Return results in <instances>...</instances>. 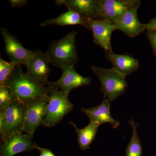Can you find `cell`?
Segmentation results:
<instances>
[{
	"instance_id": "ba28073f",
	"label": "cell",
	"mask_w": 156,
	"mask_h": 156,
	"mask_svg": "<svg viewBox=\"0 0 156 156\" xmlns=\"http://www.w3.org/2000/svg\"><path fill=\"white\" fill-rule=\"evenodd\" d=\"M141 2L126 10L113 23L116 30L122 32L130 37H134L145 30L144 24L140 22L137 17V11Z\"/></svg>"
},
{
	"instance_id": "e0dca14e",
	"label": "cell",
	"mask_w": 156,
	"mask_h": 156,
	"mask_svg": "<svg viewBox=\"0 0 156 156\" xmlns=\"http://www.w3.org/2000/svg\"><path fill=\"white\" fill-rule=\"evenodd\" d=\"M87 20L75 11L68 10L66 12L60 14L58 17L46 20L41 24L42 27L51 25L60 26L73 25H80L89 30Z\"/></svg>"
},
{
	"instance_id": "484cf974",
	"label": "cell",
	"mask_w": 156,
	"mask_h": 156,
	"mask_svg": "<svg viewBox=\"0 0 156 156\" xmlns=\"http://www.w3.org/2000/svg\"><path fill=\"white\" fill-rule=\"evenodd\" d=\"M5 118H4V113L2 110H0V135L2 138L4 134V129H5Z\"/></svg>"
},
{
	"instance_id": "d6986e66",
	"label": "cell",
	"mask_w": 156,
	"mask_h": 156,
	"mask_svg": "<svg viewBox=\"0 0 156 156\" xmlns=\"http://www.w3.org/2000/svg\"><path fill=\"white\" fill-rule=\"evenodd\" d=\"M128 123L132 128V135L130 142L126 151V156H142V147L140 140L137 128L139 124L134 122L133 117L129 120Z\"/></svg>"
},
{
	"instance_id": "9c48e42d",
	"label": "cell",
	"mask_w": 156,
	"mask_h": 156,
	"mask_svg": "<svg viewBox=\"0 0 156 156\" xmlns=\"http://www.w3.org/2000/svg\"><path fill=\"white\" fill-rule=\"evenodd\" d=\"M49 99H38L24 105V128L25 133L34 134L46 115Z\"/></svg>"
},
{
	"instance_id": "4fadbf2b",
	"label": "cell",
	"mask_w": 156,
	"mask_h": 156,
	"mask_svg": "<svg viewBox=\"0 0 156 156\" xmlns=\"http://www.w3.org/2000/svg\"><path fill=\"white\" fill-rule=\"evenodd\" d=\"M138 0H99V17L112 23Z\"/></svg>"
},
{
	"instance_id": "7a4b0ae2",
	"label": "cell",
	"mask_w": 156,
	"mask_h": 156,
	"mask_svg": "<svg viewBox=\"0 0 156 156\" xmlns=\"http://www.w3.org/2000/svg\"><path fill=\"white\" fill-rule=\"evenodd\" d=\"M77 32L73 30L50 44L47 52L50 64L62 69L75 66L78 57L76 44Z\"/></svg>"
},
{
	"instance_id": "5b68a950",
	"label": "cell",
	"mask_w": 156,
	"mask_h": 156,
	"mask_svg": "<svg viewBox=\"0 0 156 156\" xmlns=\"http://www.w3.org/2000/svg\"><path fill=\"white\" fill-rule=\"evenodd\" d=\"M49 59L46 52L40 50L31 51L26 66L27 73L35 80L48 86L50 81L48 78L50 73Z\"/></svg>"
},
{
	"instance_id": "8992f818",
	"label": "cell",
	"mask_w": 156,
	"mask_h": 156,
	"mask_svg": "<svg viewBox=\"0 0 156 156\" xmlns=\"http://www.w3.org/2000/svg\"><path fill=\"white\" fill-rule=\"evenodd\" d=\"M24 105L16 100L5 109L2 110L4 113L5 122L2 141L9 138L14 133L24 132Z\"/></svg>"
},
{
	"instance_id": "44dd1931",
	"label": "cell",
	"mask_w": 156,
	"mask_h": 156,
	"mask_svg": "<svg viewBox=\"0 0 156 156\" xmlns=\"http://www.w3.org/2000/svg\"><path fill=\"white\" fill-rule=\"evenodd\" d=\"M11 89L7 86L0 87V110H4L16 100Z\"/></svg>"
},
{
	"instance_id": "5bb4252c",
	"label": "cell",
	"mask_w": 156,
	"mask_h": 156,
	"mask_svg": "<svg viewBox=\"0 0 156 156\" xmlns=\"http://www.w3.org/2000/svg\"><path fill=\"white\" fill-rule=\"evenodd\" d=\"M56 5L65 6L87 20L99 17V0H58Z\"/></svg>"
},
{
	"instance_id": "9a60e30c",
	"label": "cell",
	"mask_w": 156,
	"mask_h": 156,
	"mask_svg": "<svg viewBox=\"0 0 156 156\" xmlns=\"http://www.w3.org/2000/svg\"><path fill=\"white\" fill-rule=\"evenodd\" d=\"M111 103L108 99L104 97L103 101L99 105L91 108H81L80 110L89 118L90 121L96 122L100 126L109 123L115 129L119 126L120 123L114 119L111 115Z\"/></svg>"
},
{
	"instance_id": "277c9868",
	"label": "cell",
	"mask_w": 156,
	"mask_h": 156,
	"mask_svg": "<svg viewBox=\"0 0 156 156\" xmlns=\"http://www.w3.org/2000/svg\"><path fill=\"white\" fill-rule=\"evenodd\" d=\"M91 69L100 81L104 97L111 102L126 92L128 83L125 76L113 68L106 69L92 66Z\"/></svg>"
},
{
	"instance_id": "603a6c76",
	"label": "cell",
	"mask_w": 156,
	"mask_h": 156,
	"mask_svg": "<svg viewBox=\"0 0 156 156\" xmlns=\"http://www.w3.org/2000/svg\"><path fill=\"white\" fill-rule=\"evenodd\" d=\"M35 149L40 151V154L39 156H56L50 150L40 147L37 144L36 145Z\"/></svg>"
},
{
	"instance_id": "8fae6325",
	"label": "cell",
	"mask_w": 156,
	"mask_h": 156,
	"mask_svg": "<svg viewBox=\"0 0 156 156\" xmlns=\"http://www.w3.org/2000/svg\"><path fill=\"white\" fill-rule=\"evenodd\" d=\"M6 53L10 62L16 65H26L30 50L26 48L16 37L5 28L1 29Z\"/></svg>"
},
{
	"instance_id": "d4e9b609",
	"label": "cell",
	"mask_w": 156,
	"mask_h": 156,
	"mask_svg": "<svg viewBox=\"0 0 156 156\" xmlns=\"http://www.w3.org/2000/svg\"><path fill=\"white\" fill-rule=\"evenodd\" d=\"M144 26L145 30L156 32V18L151 20L148 23L144 24Z\"/></svg>"
},
{
	"instance_id": "cb8c5ba5",
	"label": "cell",
	"mask_w": 156,
	"mask_h": 156,
	"mask_svg": "<svg viewBox=\"0 0 156 156\" xmlns=\"http://www.w3.org/2000/svg\"><path fill=\"white\" fill-rule=\"evenodd\" d=\"M28 1L27 0H9V2L12 8L22 7L26 5Z\"/></svg>"
},
{
	"instance_id": "6da1fadb",
	"label": "cell",
	"mask_w": 156,
	"mask_h": 156,
	"mask_svg": "<svg viewBox=\"0 0 156 156\" xmlns=\"http://www.w3.org/2000/svg\"><path fill=\"white\" fill-rule=\"evenodd\" d=\"M5 86L10 88L16 99L25 105L33 101L49 99V86L35 80L17 66Z\"/></svg>"
},
{
	"instance_id": "ffe728a7",
	"label": "cell",
	"mask_w": 156,
	"mask_h": 156,
	"mask_svg": "<svg viewBox=\"0 0 156 156\" xmlns=\"http://www.w3.org/2000/svg\"><path fill=\"white\" fill-rule=\"evenodd\" d=\"M16 65L11 62L5 61L0 58V87L5 86L15 69Z\"/></svg>"
},
{
	"instance_id": "7c38bea8",
	"label": "cell",
	"mask_w": 156,
	"mask_h": 156,
	"mask_svg": "<svg viewBox=\"0 0 156 156\" xmlns=\"http://www.w3.org/2000/svg\"><path fill=\"white\" fill-rule=\"evenodd\" d=\"M62 75L56 82L50 83L67 94L78 87L89 86L92 82L91 78L86 77L77 72L74 66L62 69Z\"/></svg>"
},
{
	"instance_id": "ac0fdd59",
	"label": "cell",
	"mask_w": 156,
	"mask_h": 156,
	"mask_svg": "<svg viewBox=\"0 0 156 156\" xmlns=\"http://www.w3.org/2000/svg\"><path fill=\"white\" fill-rule=\"evenodd\" d=\"M69 124L74 128L78 136V143L82 151L89 149L90 145L95 140L98 128L100 125L96 122L90 121L86 127L80 129L72 122Z\"/></svg>"
},
{
	"instance_id": "3957f363",
	"label": "cell",
	"mask_w": 156,
	"mask_h": 156,
	"mask_svg": "<svg viewBox=\"0 0 156 156\" xmlns=\"http://www.w3.org/2000/svg\"><path fill=\"white\" fill-rule=\"evenodd\" d=\"M49 99L46 115L42 125L52 128L60 122L72 111L74 105L69 98V94L53 86L49 82Z\"/></svg>"
},
{
	"instance_id": "7402d4cb",
	"label": "cell",
	"mask_w": 156,
	"mask_h": 156,
	"mask_svg": "<svg viewBox=\"0 0 156 156\" xmlns=\"http://www.w3.org/2000/svg\"><path fill=\"white\" fill-rule=\"evenodd\" d=\"M147 37L156 55V32L152 31H147Z\"/></svg>"
},
{
	"instance_id": "52a82bcc",
	"label": "cell",
	"mask_w": 156,
	"mask_h": 156,
	"mask_svg": "<svg viewBox=\"0 0 156 156\" xmlns=\"http://www.w3.org/2000/svg\"><path fill=\"white\" fill-rule=\"evenodd\" d=\"M34 134L15 133L1 141L0 156H14L23 152H30L35 149Z\"/></svg>"
},
{
	"instance_id": "30bf717a",
	"label": "cell",
	"mask_w": 156,
	"mask_h": 156,
	"mask_svg": "<svg viewBox=\"0 0 156 156\" xmlns=\"http://www.w3.org/2000/svg\"><path fill=\"white\" fill-rule=\"evenodd\" d=\"M87 23L89 30L93 34L95 44L103 48L105 52L112 51L111 36L116 30L113 23L104 19L90 20H87Z\"/></svg>"
},
{
	"instance_id": "2e32d148",
	"label": "cell",
	"mask_w": 156,
	"mask_h": 156,
	"mask_svg": "<svg viewBox=\"0 0 156 156\" xmlns=\"http://www.w3.org/2000/svg\"><path fill=\"white\" fill-rule=\"evenodd\" d=\"M106 58L113 65V68L126 76L136 71L139 67V62L127 54H115L113 51L105 52Z\"/></svg>"
}]
</instances>
